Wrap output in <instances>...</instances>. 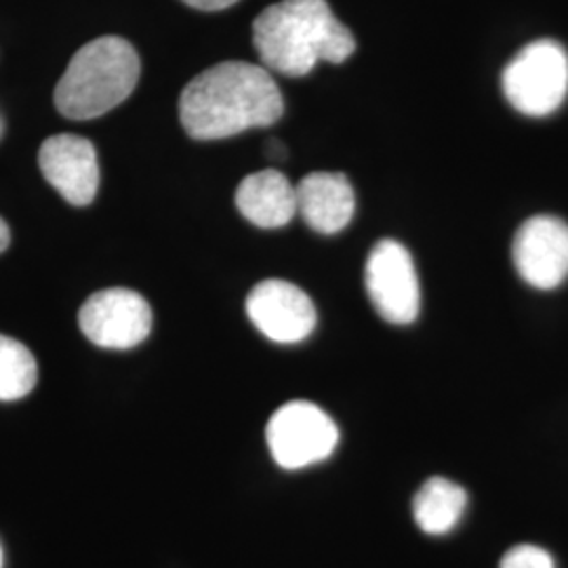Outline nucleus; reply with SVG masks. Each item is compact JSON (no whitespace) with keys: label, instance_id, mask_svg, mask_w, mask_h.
Returning a JSON list of instances; mask_svg holds the SVG:
<instances>
[{"label":"nucleus","instance_id":"f257e3e1","mask_svg":"<svg viewBox=\"0 0 568 568\" xmlns=\"http://www.w3.org/2000/svg\"><path fill=\"white\" fill-rule=\"evenodd\" d=\"M283 93L264 65L224 61L185 84L180 121L199 142L225 140L281 121Z\"/></svg>","mask_w":568,"mask_h":568},{"label":"nucleus","instance_id":"f03ea898","mask_svg":"<svg viewBox=\"0 0 568 568\" xmlns=\"http://www.w3.org/2000/svg\"><path fill=\"white\" fill-rule=\"evenodd\" d=\"M253 44L265 70L300 79L321 61L344 63L356 41L326 0H281L253 23Z\"/></svg>","mask_w":568,"mask_h":568},{"label":"nucleus","instance_id":"9d476101","mask_svg":"<svg viewBox=\"0 0 568 568\" xmlns=\"http://www.w3.org/2000/svg\"><path fill=\"white\" fill-rule=\"evenodd\" d=\"M44 180L74 206L93 203L100 187V163L93 143L60 133L42 143L39 152Z\"/></svg>","mask_w":568,"mask_h":568},{"label":"nucleus","instance_id":"39448f33","mask_svg":"<svg viewBox=\"0 0 568 568\" xmlns=\"http://www.w3.org/2000/svg\"><path fill=\"white\" fill-rule=\"evenodd\" d=\"M267 447L283 469H304L328 459L339 445L337 424L321 406L293 400L281 406L265 427Z\"/></svg>","mask_w":568,"mask_h":568},{"label":"nucleus","instance_id":"20e7f679","mask_svg":"<svg viewBox=\"0 0 568 568\" xmlns=\"http://www.w3.org/2000/svg\"><path fill=\"white\" fill-rule=\"evenodd\" d=\"M504 95L525 116L554 114L568 95V53L560 42L541 39L523 47L501 74Z\"/></svg>","mask_w":568,"mask_h":568},{"label":"nucleus","instance_id":"7ed1b4c3","mask_svg":"<svg viewBox=\"0 0 568 568\" xmlns=\"http://www.w3.org/2000/svg\"><path fill=\"white\" fill-rule=\"evenodd\" d=\"M140 81V58L131 42L102 37L84 44L55 87V105L70 121H91L121 105Z\"/></svg>","mask_w":568,"mask_h":568},{"label":"nucleus","instance_id":"4468645a","mask_svg":"<svg viewBox=\"0 0 568 568\" xmlns=\"http://www.w3.org/2000/svg\"><path fill=\"white\" fill-rule=\"evenodd\" d=\"M39 379V366L26 345L0 335V400L13 403L28 396Z\"/></svg>","mask_w":568,"mask_h":568},{"label":"nucleus","instance_id":"1a4fd4ad","mask_svg":"<svg viewBox=\"0 0 568 568\" xmlns=\"http://www.w3.org/2000/svg\"><path fill=\"white\" fill-rule=\"evenodd\" d=\"M511 262L525 283L551 291L568 278V224L551 215H535L518 227Z\"/></svg>","mask_w":568,"mask_h":568},{"label":"nucleus","instance_id":"9b49d317","mask_svg":"<svg viewBox=\"0 0 568 568\" xmlns=\"http://www.w3.org/2000/svg\"><path fill=\"white\" fill-rule=\"evenodd\" d=\"M297 213L318 234H339L356 211V194L344 173L316 171L295 185Z\"/></svg>","mask_w":568,"mask_h":568},{"label":"nucleus","instance_id":"6e6552de","mask_svg":"<svg viewBox=\"0 0 568 568\" xmlns=\"http://www.w3.org/2000/svg\"><path fill=\"white\" fill-rule=\"evenodd\" d=\"M246 314L274 344H300L314 333L318 323L310 295L297 284L276 278L253 286L246 297Z\"/></svg>","mask_w":568,"mask_h":568},{"label":"nucleus","instance_id":"ddd939ff","mask_svg":"<svg viewBox=\"0 0 568 568\" xmlns=\"http://www.w3.org/2000/svg\"><path fill=\"white\" fill-rule=\"evenodd\" d=\"M467 508V493L443 476L429 478L413 499V518L426 535H447L459 525Z\"/></svg>","mask_w":568,"mask_h":568},{"label":"nucleus","instance_id":"0eeeda50","mask_svg":"<svg viewBox=\"0 0 568 568\" xmlns=\"http://www.w3.org/2000/svg\"><path fill=\"white\" fill-rule=\"evenodd\" d=\"M79 325L91 344L131 349L150 335L152 307L131 288H105L82 304Z\"/></svg>","mask_w":568,"mask_h":568},{"label":"nucleus","instance_id":"f8f14e48","mask_svg":"<svg viewBox=\"0 0 568 568\" xmlns=\"http://www.w3.org/2000/svg\"><path fill=\"white\" fill-rule=\"evenodd\" d=\"M236 206L246 222L276 230L297 215V190L276 169H264L244 178L236 190Z\"/></svg>","mask_w":568,"mask_h":568},{"label":"nucleus","instance_id":"a211bd4d","mask_svg":"<svg viewBox=\"0 0 568 568\" xmlns=\"http://www.w3.org/2000/svg\"><path fill=\"white\" fill-rule=\"evenodd\" d=\"M267 156H270V159H283V156H284L283 143H278V142L267 143Z\"/></svg>","mask_w":568,"mask_h":568},{"label":"nucleus","instance_id":"423d86ee","mask_svg":"<svg viewBox=\"0 0 568 568\" xmlns=\"http://www.w3.org/2000/svg\"><path fill=\"white\" fill-rule=\"evenodd\" d=\"M368 300L377 314L392 325H410L422 310L417 267L405 244L384 239L368 253L365 267Z\"/></svg>","mask_w":568,"mask_h":568},{"label":"nucleus","instance_id":"dca6fc26","mask_svg":"<svg viewBox=\"0 0 568 568\" xmlns=\"http://www.w3.org/2000/svg\"><path fill=\"white\" fill-rule=\"evenodd\" d=\"M187 7L199 9V11H222L232 4H236L239 0H182Z\"/></svg>","mask_w":568,"mask_h":568},{"label":"nucleus","instance_id":"2eb2a0df","mask_svg":"<svg viewBox=\"0 0 568 568\" xmlns=\"http://www.w3.org/2000/svg\"><path fill=\"white\" fill-rule=\"evenodd\" d=\"M499 568H556V565L546 549L530 546V544H520L509 549L508 554L501 558Z\"/></svg>","mask_w":568,"mask_h":568},{"label":"nucleus","instance_id":"6ab92c4d","mask_svg":"<svg viewBox=\"0 0 568 568\" xmlns=\"http://www.w3.org/2000/svg\"><path fill=\"white\" fill-rule=\"evenodd\" d=\"M0 568H2V548H0Z\"/></svg>","mask_w":568,"mask_h":568},{"label":"nucleus","instance_id":"f3484780","mask_svg":"<svg viewBox=\"0 0 568 568\" xmlns=\"http://www.w3.org/2000/svg\"><path fill=\"white\" fill-rule=\"evenodd\" d=\"M11 243V232H9V225L4 224V220L0 217V253L9 246Z\"/></svg>","mask_w":568,"mask_h":568}]
</instances>
